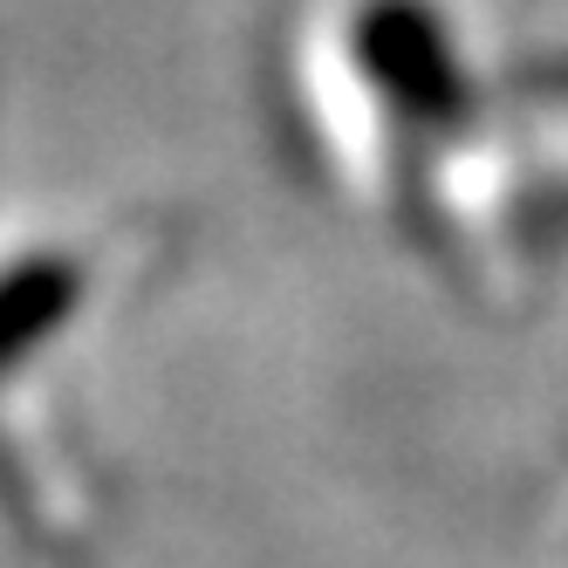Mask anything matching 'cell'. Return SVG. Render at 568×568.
Masks as SVG:
<instances>
[{
    "label": "cell",
    "instance_id": "obj_1",
    "mask_svg": "<svg viewBox=\"0 0 568 568\" xmlns=\"http://www.w3.org/2000/svg\"><path fill=\"white\" fill-rule=\"evenodd\" d=\"M116 254L103 233H34L0 247V527L49 541L55 500V384L69 349L110 308Z\"/></svg>",
    "mask_w": 568,
    "mask_h": 568
}]
</instances>
